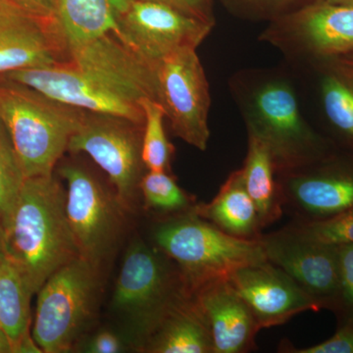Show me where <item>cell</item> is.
<instances>
[{"label": "cell", "instance_id": "4dcf8cb0", "mask_svg": "<svg viewBox=\"0 0 353 353\" xmlns=\"http://www.w3.org/2000/svg\"><path fill=\"white\" fill-rule=\"evenodd\" d=\"M280 352L290 353H353V320L338 324V330L329 340L312 345L297 348L290 343L283 345Z\"/></svg>", "mask_w": 353, "mask_h": 353}, {"label": "cell", "instance_id": "3957f363", "mask_svg": "<svg viewBox=\"0 0 353 353\" xmlns=\"http://www.w3.org/2000/svg\"><path fill=\"white\" fill-rule=\"evenodd\" d=\"M159 248L134 241L128 248L111 310L125 336L143 350L153 334L181 303L190 296L176 265Z\"/></svg>", "mask_w": 353, "mask_h": 353}, {"label": "cell", "instance_id": "7a4b0ae2", "mask_svg": "<svg viewBox=\"0 0 353 353\" xmlns=\"http://www.w3.org/2000/svg\"><path fill=\"white\" fill-rule=\"evenodd\" d=\"M248 134L268 148L276 174L299 168L336 146L304 118L296 88L275 73H245L232 85Z\"/></svg>", "mask_w": 353, "mask_h": 353}, {"label": "cell", "instance_id": "52a82bcc", "mask_svg": "<svg viewBox=\"0 0 353 353\" xmlns=\"http://www.w3.org/2000/svg\"><path fill=\"white\" fill-rule=\"evenodd\" d=\"M157 101L172 131L185 143L204 152L210 132L211 97L208 79L196 48H183L157 63Z\"/></svg>", "mask_w": 353, "mask_h": 353}, {"label": "cell", "instance_id": "ac0fdd59", "mask_svg": "<svg viewBox=\"0 0 353 353\" xmlns=\"http://www.w3.org/2000/svg\"><path fill=\"white\" fill-rule=\"evenodd\" d=\"M192 296L208 325L213 353H245L254 347L259 324L229 279L211 281Z\"/></svg>", "mask_w": 353, "mask_h": 353}, {"label": "cell", "instance_id": "d6986e66", "mask_svg": "<svg viewBox=\"0 0 353 353\" xmlns=\"http://www.w3.org/2000/svg\"><path fill=\"white\" fill-rule=\"evenodd\" d=\"M316 75L320 108L334 145L353 152V67L340 58L307 63Z\"/></svg>", "mask_w": 353, "mask_h": 353}, {"label": "cell", "instance_id": "83f0119b", "mask_svg": "<svg viewBox=\"0 0 353 353\" xmlns=\"http://www.w3.org/2000/svg\"><path fill=\"white\" fill-rule=\"evenodd\" d=\"M25 180L24 171L8 132L0 122V223L12 208Z\"/></svg>", "mask_w": 353, "mask_h": 353}, {"label": "cell", "instance_id": "8d00e7d4", "mask_svg": "<svg viewBox=\"0 0 353 353\" xmlns=\"http://www.w3.org/2000/svg\"><path fill=\"white\" fill-rule=\"evenodd\" d=\"M330 3L340 4V6H353V0H327Z\"/></svg>", "mask_w": 353, "mask_h": 353}, {"label": "cell", "instance_id": "30bf717a", "mask_svg": "<svg viewBox=\"0 0 353 353\" xmlns=\"http://www.w3.org/2000/svg\"><path fill=\"white\" fill-rule=\"evenodd\" d=\"M139 127L122 118L85 112L67 148L87 153L108 174L123 209L131 208L143 176Z\"/></svg>", "mask_w": 353, "mask_h": 353}, {"label": "cell", "instance_id": "44dd1931", "mask_svg": "<svg viewBox=\"0 0 353 353\" xmlns=\"http://www.w3.org/2000/svg\"><path fill=\"white\" fill-rule=\"evenodd\" d=\"M129 0H57L55 18L69 48L114 34Z\"/></svg>", "mask_w": 353, "mask_h": 353}, {"label": "cell", "instance_id": "5bb4252c", "mask_svg": "<svg viewBox=\"0 0 353 353\" xmlns=\"http://www.w3.org/2000/svg\"><path fill=\"white\" fill-rule=\"evenodd\" d=\"M265 257L312 297L320 309L334 311L340 290L338 246L308 240L285 227L261 234Z\"/></svg>", "mask_w": 353, "mask_h": 353}, {"label": "cell", "instance_id": "ffe728a7", "mask_svg": "<svg viewBox=\"0 0 353 353\" xmlns=\"http://www.w3.org/2000/svg\"><path fill=\"white\" fill-rule=\"evenodd\" d=\"M192 210L236 238L259 240L262 234L256 208L246 190L241 169L230 174L212 201L194 204Z\"/></svg>", "mask_w": 353, "mask_h": 353}, {"label": "cell", "instance_id": "d590c367", "mask_svg": "<svg viewBox=\"0 0 353 353\" xmlns=\"http://www.w3.org/2000/svg\"><path fill=\"white\" fill-rule=\"evenodd\" d=\"M6 259V252H4L3 228L0 223V262Z\"/></svg>", "mask_w": 353, "mask_h": 353}, {"label": "cell", "instance_id": "9a60e30c", "mask_svg": "<svg viewBox=\"0 0 353 353\" xmlns=\"http://www.w3.org/2000/svg\"><path fill=\"white\" fill-rule=\"evenodd\" d=\"M228 279L252 310L260 330L280 326L305 311L321 310L284 270L268 260L241 267Z\"/></svg>", "mask_w": 353, "mask_h": 353}, {"label": "cell", "instance_id": "ba28073f", "mask_svg": "<svg viewBox=\"0 0 353 353\" xmlns=\"http://www.w3.org/2000/svg\"><path fill=\"white\" fill-rule=\"evenodd\" d=\"M261 41L307 64L353 51V6L327 0L269 23Z\"/></svg>", "mask_w": 353, "mask_h": 353}, {"label": "cell", "instance_id": "4fadbf2b", "mask_svg": "<svg viewBox=\"0 0 353 353\" xmlns=\"http://www.w3.org/2000/svg\"><path fill=\"white\" fill-rule=\"evenodd\" d=\"M121 41L157 64L183 48H197L214 26L157 0H129L120 16Z\"/></svg>", "mask_w": 353, "mask_h": 353}, {"label": "cell", "instance_id": "d6a6232c", "mask_svg": "<svg viewBox=\"0 0 353 353\" xmlns=\"http://www.w3.org/2000/svg\"><path fill=\"white\" fill-rule=\"evenodd\" d=\"M13 6L20 11L41 18V19H57L55 6L57 0H10Z\"/></svg>", "mask_w": 353, "mask_h": 353}, {"label": "cell", "instance_id": "9c48e42d", "mask_svg": "<svg viewBox=\"0 0 353 353\" xmlns=\"http://www.w3.org/2000/svg\"><path fill=\"white\" fill-rule=\"evenodd\" d=\"M283 205L297 221L324 219L353 209V152L336 145L299 168L276 174Z\"/></svg>", "mask_w": 353, "mask_h": 353}, {"label": "cell", "instance_id": "603a6c76", "mask_svg": "<svg viewBox=\"0 0 353 353\" xmlns=\"http://www.w3.org/2000/svg\"><path fill=\"white\" fill-rule=\"evenodd\" d=\"M243 183L256 208L261 229L280 219L284 211L275 166L268 148L248 134L245 163L241 168Z\"/></svg>", "mask_w": 353, "mask_h": 353}, {"label": "cell", "instance_id": "e0dca14e", "mask_svg": "<svg viewBox=\"0 0 353 353\" xmlns=\"http://www.w3.org/2000/svg\"><path fill=\"white\" fill-rule=\"evenodd\" d=\"M69 59L68 46L57 19H41L18 9L0 14V76Z\"/></svg>", "mask_w": 353, "mask_h": 353}, {"label": "cell", "instance_id": "60d3db41", "mask_svg": "<svg viewBox=\"0 0 353 353\" xmlns=\"http://www.w3.org/2000/svg\"><path fill=\"white\" fill-rule=\"evenodd\" d=\"M350 66H352V65H350ZM353 67V66H352Z\"/></svg>", "mask_w": 353, "mask_h": 353}, {"label": "cell", "instance_id": "1f68e13d", "mask_svg": "<svg viewBox=\"0 0 353 353\" xmlns=\"http://www.w3.org/2000/svg\"><path fill=\"white\" fill-rule=\"evenodd\" d=\"M157 1L168 4L188 15L204 21L209 24L215 25L213 0H157Z\"/></svg>", "mask_w": 353, "mask_h": 353}, {"label": "cell", "instance_id": "6da1fadb", "mask_svg": "<svg viewBox=\"0 0 353 353\" xmlns=\"http://www.w3.org/2000/svg\"><path fill=\"white\" fill-rule=\"evenodd\" d=\"M6 259L32 294L48 278L81 256L66 213V192L53 175L26 178L2 221Z\"/></svg>", "mask_w": 353, "mask_h": 353}, {"label": "cell", "instance_id": "f546056e", "mask_svg": "<svg viewBox=\"0 0 353 353\" xmlns=\"http://www.w3.org/2000/svg\"><path fill=\"white\" fill-rule=\"evenodd\" d=\"M340 290L334 313L338 324L353 320V245L338 246Z\"/></svg>", "mask_w": 353, "mask_h": 353}, {"label": "cell", "instance_id": "8992f818", "mask_svg": "<svg viewBox=\"0 0 353 353\" xmlns=\"http://www.w3.org/2000/svg\"><path fill=\"white\" fill-rule=\"evenodd\" d=\"M97 267L82 256L53 273L39 290L32 340L41 352H68L94 314Z\"/></svg>", "mask_w": 353, "mask_h": 353}, {"label": "cell", "instance_id": "7402d4cb", "mask_svg": "<svg viewBox=\"0 0 353 353\" xmlns=\"http://www.w3.org/2000/svg\"><path fill=\"white\" fill-rule=\"evenodd\" d=\"M152 353H213L212 339L192 294L168 315L146 343Z\"/></svg>", "mask_w": 353, "mask_h": 353}, {"label": "cell", "instance_id": "836d02e7", "mask_svg": "<svg viewBox=\"0 0 353 353\" xmlns=\"http://www.w3.org/2000/svg\"><path fill=\"white\" fill-rule=\"evenodd\" d=\"M122 350V341L117 334L110 332H101L92 339L88 347V352L116 353Z\"/></svg>", "mask_w": 353, "mask_h": 353}, {"label": "cell", "instance_id": "277c9868", "mask_svg": "<svg viewBox=\"0 0 353 353\" xmlns=\"http://www.w3.org/2000/svg\"><path fill=\"white\" fill-rule=\"evenodd\" d=\"M85 111L0 78V122L26 178L53 175V169L80 126Z\"/></svg>", "mask_w": 353, "mask_h": 353}, {"label": "cell", "instance_id": "8fae6325", "mask_svg": "<svg viewBox=\"0 0 353 353\" xmlns=\"http://www.w3.org/2000/svg\"><path fill=\"white\" fill-rule=\"evenodd\" d=\"M59 173L67 183V218L80 255L99 267L119 238L123 208L81 167L66 165Z\"/></svg>", "mask_w": 353, "mask_h": 353}, {"label": "cell", "instance_id": "cb8c5ba5", "mask_svg": "<svg viewBox=\"0 0 353 353\" xmlns=\"http://www.w3.org/2000/svg\"><path fill=\"white\" fill-rule=\"evenodd\" d=\"M31 290L8 260L0 262V328L13 352H41L29 334Z\"/></svg>", "mask_w": 353, "mask_h": 353}, {"label": "cell", "instance_id": "4316f807", "mask_svg": "<svg viewBox=\"0 0 353 353\" xmlns=\"http://www.w3.org/2000/svg\"><path fill=\"white\" fill-rule=\"evenodd\" d=\"M288 227L304 238L323 245H353V209L324 219L296 220Z\"/></svg>", "mask_w": 353, "mask_h": 353}, {"label": "cell", "instance_id": "f35d334b", "mask_svg": "<svg viewBox=\"0 0 353 353\" xmlns=\"http://www.w3.org/2000/svg\"><path fill=\"white\" fill-rule=\"evenodd\" d=\"M0 6L6 7V8H16L15 6H13L12 2L10 0H0ZM19 10V9H18Z\"/></svg>", "mask_w": 353, "mask_h": 353}, {"label": "cell", "instance_id": "484cf974", "mask_svg": "<svg viewBox=\"0 0 353 353\" xmlns=\"http://www.w3.org/2000/svg\"><path fill=\"white\" fill-rule=\"evenodd\" d=\"M139 190L146 208L163 213H180L194 208L192 199L176 185L168 172L148 171L141 178Z\"/></svg>", "mask_w": 353, "mask_h": 353}, {"label": "cell", "instance_id": "2e32d148", "mask_svg": "<svg viewBox=\"0 0 353 353\" xmlns=\"http://www.w3.org/2000/svg\"><path fill=\"white\" fill-rule=\"evenodd\" d=\"M68 50L72 63L101 79L131 101L139 104L143 99L157 101V64L141 57L114 34Z\"/></svg>", "mask_w": 353, "mask_h": 353}, {"label": "cell", "instance_id": "f1b7e54d", "mask_svg": "<svg viewBox=\"0 0 353 353\" xmlns=\"http://www.w3.org/2000/svg\"><path fill=\"white\" fill-rule=\"evenodd\" d=\"M323 0H223L230 12L250 20H277Z\"/></svg>", "mask_w": 353, "mask_h": 353}, {"label": "cell", "instance_id": "ab89813d", "mask_svg": "<svg viewBox=\"0 0 353 353\" xmlns=\"http://www.w3.org/2000/svg\"><path fill=\"white\" fill-rule=\"evenodd\" d=\"M6 9H15V8H6V7L0 6V14L3 12L4 10H6Z\"/></svg>", "mask_w": 353, "mask_h": 353}, {"label": "cell", "instance_id": "d4e9b609", "mask_svg": "<svg viewBox=\"0 0 353 353\" xmlns=\"http://www.w3.org/2000/svg\"><path fill=\"white\" fill-rule=\"evenodd\" d=\"M141 105L145 114L141 159L148 171H170L173 146L164 130L165 111L161 104L152 99H143Z\"/></svg>", "mask_w": 353, "mask_h": 353}, {"label": "cell", "instance_id": "5b68a950", "mask_svg": "<svg viewBox=\"0 0 353 353\" xmlns=\"http://www.w3.org/2000/svg\"><path fill=\"white\" fill-rule=\"evenodd\" d=\"M153 238L175 262L190 294L211 281L229 278L241 267L267 260L259 239L231 236L192 209L162 221Z\"/></svg>", "mask_w": 353, "mask_h": 353}, {"label": "cell", "instance_id": "e575fe53", "mask_svg": "<svg viewBox=\"0 0 353 353\" xmlns=\"http://www.w3.org/2000/svg\"><path fill=\"white\" fill-rule=\"evenodd\" d=\"M10 352H13L10 341H9V339L7 338L6 334L0 328V353Z\"/></svg>", "mask_w": 353, "mask_h": 353}, {"label": "cell", "instance_id": "7c38bea8", "mask_svg": "<svg viewBox=\"0 0 353 353\" xmlns=\"http://www.w3.org/2000/svg\"><path fill=\"white\" fill-rule=\"evenodd\" d=\"M0 78L27 85L48 99L85 112L122 118L141 127L145 124L141 104L79 68L70 59L54 66L11 72Z\"/></svg>", "mask_w": 353, "mask_h": 353}, {"label": "cell", "instance_id": "74e56055", "mask_svg": "<svg viewBox=\"0 0 353 353\" xmlns=\"http://www.w3.org/2000/svg\"><path fill=\"white\" fill-rule=\"evenodd\" d=\"M338 58H340L341 61L345 62V63L352 65V66H353V51H352V52L347 53V54L343 55V57Z\"/></svg>", "mask_w": 353, "mask_h": 353}]
</instances>
